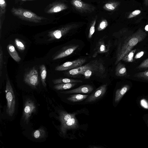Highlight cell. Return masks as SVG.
Listing matches in <instances>:
<instances>
[{"instance_id": "f1b7e54d", "label": "cell", "mask_w": 148, "mask_h": 148, "mask_svg": "<svg viewBox=\"0 0 148 148\" xmlns=\"http://www.w3.org/2000/svg\"><path fill=\"white\" fill-rule=\"evenodd\" d=\"M134 76L139 78L148 80V70L136 73Z\"/></svg>"}, {"instance_id": "4fadbf2b", "label": "cell", "mask_w": 148, "mask_h": 148, "mask_svg": "<svg viewBox=\"0 0 148 148\" xmlns=\"http://www.w3.org/2000/svg\"><path fill=\"white\" fill-rule=\"evenodd\" d=\"M68 8V6L65 4L57 2L50 5L46 12L48 14H54L65 10Z\"/></svg>"}, {"instance_id": "8fae6325", "label": "cell", "mask_w": 148, "mask_h": 148, "mask_svg": "<svg viewBox=\"0 0 148 148\" xmlns=\"http://www.w3.org/2000/svg\"><path fill=\"white\" fill-rule=\"evenodd\" d=\"M36 110V106L32 100L28 99L25 101L23 112V118L26 123H28L32 114L35 112Z\"/></svg>"}, {"instance_id": "603a6c76", "label": "cell", "mask_w": 148, "mask_h": 148, "mask_svg": "<svg viewBox=\"0 0 148 148\" xmlns=\"http://www.w3.org/2000/svg\"><path fill=\"white\" fill-rule=\"evenodd\" d=\"M40 79L42 84L45 87L46 84L45 82L47 77V71L45 66L42 64L40 66Z\"/></svg>"}, {"instance_id": "8992f818", "label": "cell", "mask_w": 148, "mask_h": 148, "mask_svg": "<svg viewBox=\"0 0 148 148\" xmlns=\"http://www.w3.org/2000/svg\"><path fill=\"white\" fill-rule=\"evenodd\" d=\"M77 25L75 24H68L60 28L49 32L48 35V36L50 38L49 40L61 38L71 30L77 27Z\"/></svg>"}, {"instance_id": "f546056e", "label": "cell", "mask_w": 148, "mask_h": 148, "mask_svg": "<svg viewBox=\"0 0 148 148\" xmlns=\"http://www.w3.org/2000/svg\"><path fill=\"white\" fill-rule=\"evenodd\" d=\"M15 44L17 48L20 50L23 51L25 49V46L23 43L18 38L15 39Z\"/></svg>"}, {"instance_id": "836d02e7", "label": "cell", "mask_w": 148, "mask_h": 148, "mask_svg": "<svg viewBox=\"0 0 148 148\" xmlns=\"http://www.w3.org/2000/svg\"><path fill=\"white\" fill-rule=\"evenodd\" d=\"M148 68V58L144 60L137 67L138 69L147 68Z\"/></svg>"}, {"instance_id": "52a82bcc", "label": "cell", "mask_w": 148, "mask_h": 148, "mask_svg": "<svg viewBox=\"0 0 148 148\" xmlns=\"http://www.w3.org/2000/svg\"><path fill=\"white\" fill-rule=\"evenodd\" d=\"M107 88V84L100 86L88 95L84 100V103L87 104L93 103L100 99L105 95Z\"/></svg>"}, {"instance_id": "5bb4252c", "label": "cell", "mask_w": 148, "mask_h": 148, "mask_svg": "<svg viewBox=\"0 0 148 148\" xmlns=\"http://www.w3.org/2000/svg\"><path fill=\"white\" fill-rule=\"evenodd\" d=\"M79 46L78 45H73L68 46L55 56L53 60H55L68 56L72 54Z\"/></svg>"}, {"instance_id": "8d00e7d4", "label": "cell", "mask_w": 148, "mask_h": 148, "mask_svg": "<svg viewBox=\"0 0 148 148\" xmlns=\"http://www.w3.org/2000/svg\"><path fill=\"white\" fill-rule=\"evenodd\" d=\"M22 1H26V0H21Z\"/></svg>"}, {"instance_id": "ac0fdd59", "label": "cell", "mask_w": 148, "mask_h": 148, "mask_svg": "<svg viewBox=\"0 0 148 148\" xmlns=\"http://www.w3.org/2000/svg\"><path fill=\"white\" fill-rule=\"evenodd\" d=\"M115 69V75L118 77H125L127 76L125 66L120 62L117 64Z\"/></svg>"}, {"instance_id": "e0dca14e", "label": "cell", "mask_w": 148, "mask_h": 148, "mask_svg": "<svg viewBox=\"0 0 148 148\" xmlns=\"http://www.w3.org/2000/svg\"><path fill=\"white\" fill-rule=\"evenodd\" d=\"M88 95L81 94H72L69 95L66 98V99L72 103H75L85 100Z\"/></svg>"}, {"instance_id": "7c38bea8", "label": "cell", "mask_w": 148, "mask_h": 148, "mask_svg": "<svg viewBox=\"0 0 148 148\" xmlns=\"http://www.w3.org/2000/svg\"><path fill=\"white\" fill-rule=\"evenodd\" d=\"M93 86L89 84H85L69 90L61 92L65 94H90L91 93L93 90Z\"/></svg>"}, {"instance_id": "ffe728a7", "label": "cell", "mask_w": 148, "mask_h": 148, "mask_svg": "<svg viewBox=\"0 0 148 148\" xmlns=\"http://www.w3.org/2000/svg\"><path fill=\"white\" fill-rule=\"evenodd\" d=\"M77 83H69L57 84L54 88L57 90H64L71 88L77 84Z\"/></svg>"}, {"instance_id": "30bf717a", "label": "cell", "mask_w": 148, "mask_h": 148, "mask_svg": "<svg viewBox=\"0 0 148 148\" xmlns=\"http://www.w3.org/2000/svg\"><path fill=\"white\" fill-rule=\"evenodd\" d=\"M25 82L34 88H36L39 83L38 74V71L35 68L31 69L25 73L24 76Z\"/></svg>"}, {"instance_id": "4dcf8cb0", "label": "cell", "mask_w": 148, "mask_h": 148, "mask_svg": "<svg viewBox=\"0 0 148 148\" xmlns=\"http://www.w3.org/2000/svg\"><path fill=\"white\" fill-rule=\"evenodd\" d=\"M6 3L5 0H0V16L4 14L5 11Z\"/></svg>"}, {"instance_id": "3957f363", "label": "cell", "mask_w": 148, "mask_h": 148, "mask_svg": "<svg viewBox=\"0 0 148 148\" xmlns=\"http://www.w3.org/2000/svg\"><path fill=\"white\" fill-rule=\"evenodd\" d=\"M92 69L99 71L103 74L105 73L106 68L103 64L97 60H93L87 64L69 70L66 74L70 76L81 75L86 71Z\"/></svg>"}, {"instance_id": "7a4b0ae2", "label": "cell", "mask_w": 148, "mask_h": 148, "mask_svg": "<svg viewBox=\"0 0 148 148\" xmlns=\"http://www.w3.org/2000/svg\"><path fill=\"white\" fill-rule=\"evenodd\" d=\"M84 108L77 110L72 112H68L64 110L58 111V119L60 123V132L64 138L70 139L77 138L80 136L81 131L84 130V126L80 125L76 116L80 114L84 113Z\"/></svg>"}, {"instance_id": "d6a6232c", "label": "cell", "mask_w": 148, "mask_h": 148, "mask_svg": "<svg viewBox=\"0 0 148 148\" xmlns=\"http://www.w3.org/2000/svg\"><path fill=\"white\" fill-rule=\"evenodd\" d=\"M141 11L139 10H135L131 12L127 16V18L130 19L140 14Z\"/></svg>"}, {"instance_id": "484cf974", "label": "cell", "mask_w": 148, "mask_h": 148, "mask_svg": "<svg viewBox=\"0 0 148 148\" xmlns=\"http://www.w3.org/2000/svg\"><path fill=\"white\" fill-rule=\"evenodd\" d=\"M45 131L42 127L35 130L33 133V137L36 139L43 138L45 136Z\"/></svg>"}, {"instance_id": "d6986e66", "label": "cell", "mask_w": 148, "mask_h": 148, "mask_svg": "<svg viewBox=\"0 0 148 148\" xmlns=\"http://www.w3.org/2000/svg\"><path fill=\"white\" fill-rule=\"evenodd\" d=\"M7 49L9 54L15 61L17 62L20 61L21 59L13 45H8L7 47Z\"/></svg>"}, {"instance_id": "2e32d148", "label": "cell", "mask_w": 148, "mask_h": 148, "mask_svg": "<svg viewBox=\"0 0 148 148\" xmlns=\"http://www.w3.org/2000/svg\"><path fill=\"white\" fill-rule=\"evenodd\" d=\"M130 88L129 85H125L116 90L113 99L115 104L118 103L120 101Z\"/></svg>"}, {"instance_id": "9c48e42d", "label": "cell", "mask_w": 148, "mask_h": 148, "mask_svg": "<svg viewBox=\"0 0 148 148\" xmlns=\"http://www.w3.org/2000/svg\"><path fill=\"white\" fill-rule=\"evenodd\" d=\"M86 61V59L82 58L71 61L67 62L56 67L55 70L58 71L70 70L82 65Z\"/></svg>"}, {"instance_id": "277c9868", "label": "cell", "mask_w": 148, "mask_h": 148, "mask_svg": "<svg viewBox=\"0 0 148 148\" xmlns=\"http://www.w3.org/2000/svg\"><path fill=\"white\" fill-rule=\"evenodd\" d=\"M11 12L14 16L23 20L35 23H40L47 18L38 16L35 13L24 9L13 7Z\"/></svg>"}, {"instance_id": "d590c367", "label": "cell", "mask_w": 148, "mask_h": 148, "mask_svg": "<svg viewBox=\"0 0 148 148\" xmlns=\"http://www.w3.org/2000/svg\"><path fill=\"white\" fill-rule=\"evenodd\" d=\"M144 4L146 6L148 5V0H144Z\"/></svg>"}, {"instance_id": "5b68a950", "label": "cell", "mask_w": 148, "mask_h": 148, "mask_svg": "<svg viewBox=\"0 0 148 148\" xmlns=\"http://www.w3.org/2000/svg\"><path fill=\"white\" fill-rule=\"evenodd\" d=\"M6 80L5 92L7 102L6 109L7 114L11 116L14 113L15 108V99L14 92L7 74H6Z\"/></svg>"}, {"instance_id": "6da1fadb", "label": "cell", "mask_w": 148, "mask_h": 148, "mask_svg": "<svg viewBox=\"0 0 148 148\" xmlns=\"http://www.w3.org/2000/svg\"><path fill=\"white\" fill-rule=\"evenodd\" d=\"M115 34L116 41L115 64L120 62L137 44L143 40L147 35L141 28L134 32L127 28H123Z\"/></svg>"}, {"instance_id": "1f68e13d", "label": "cell", "mask_w": 148, "mask_h": 148, "mask_svg": "<svg viewBox=\"0 0 148 148\" xmlns=\"http://www.w3.org/2000/svg\"><path fill=\"white\" fill-rule=\"evenodd\" d=\"M3 53L1 45L0 47V75L1 76L3 64Z\"/></svg>"}, {"instance_id": "e575fe53", "label": "cell", "mask_w": 148, "mask_h": 148, "mask_svg": "<svg viewBox=\"0 0 148 148\" xmlns=\"http://www.w3.org/2000/svg\"><path fill=\"white\" fill-rule=\"evenodd\" d=\"M140 103L141 106L143 108L148 109V102L146 99H141L140 101Z\"/></svg>"}, {"instance_id": "7402d4cb", "label": "cell", "mask_w": 148, "mask_h": 148, "mask_svg": "<svg viewBox=\"0 0 148 148\" xmlns=\"http://www.w3.org/2000/svg\"><path fill=\"white\" fill-rule=\"evenodd\" d=\"M82 81L79 79H69L68 78H61L55 79L53 81V82L55 84L61 83H82Z\"/></svg>"}, {"instance_id": "9a60e30c", "label": "cell", "mask_w": 148, "mask_h": 148, "mask_svg": "<svg viewBox=\"0 0 148 148\" xmlns=\"http://www.w3.org/2000/svg\"><path fill=\"white\" fill-rule=\"evenodd\" d=\"M109 45L106 44L104 40H99L97 44L93 57H95L99 53H108L109 50Z\"/></svg>"}, {"instance_id": "ba28073f", "label": "cell", "mask_w": 148, "mask_h": 148, "mask_svg": "<svg viewBox=\"0 0 148 148\" xmlns=\"http://www.w3.org/2000/svg\"><path fill=\"white\" fill-rule=\"evenodd\" d=\"M71 3L76 10L81 13H91L96 9V8L93 5L82 0H72Z\"/></svg>"}, {"instance_id": "cb8c5ba5", "label": "cell", "mask_w": 148, "mask_h": 148, "mask_svg": "<svg viewBox=\"0 0 148 148\" xmlns=\"http://www.w3.org/2000/svg\"><path fill=\"white\" fill-rule=\"evenodd\" d=\"M93 74H98L100 76L103 73L96 70L89 69L83 72L81 75H84L85 79H89Z\"/></svg>"}, {"instance_id": "44dd1931", "label": "cell", "mask_w": 148, "mask_h": 148, "mask_svg": "<svg viewBox=\"0 0 148 148\" xmlns=\"http://www.w3.org/2000/svg\"><path fill=\"white\" fill-rule=\"evenodd\" d=\"M120 4V2L117 1L109 2L104 4L103 8L106 10L112 11L115 10L119 6Z\"/></svg>"}, {"instance_id": "4316f807", "label": "cell", "mask_w": 148, "mask_h": 148, "mask_svg": "<svg viewBox=\"0 0 148 148\" xmlns=\"http://www.w3.org/2000/svg\"><path fill=\"white\" fill-rule=\"evenodd\" d=\"M97 18V16H96L95 18L92 21L91 25L88 36V38L89 39H90L92 38V36L95 32V26Z\"/></svg>"}, {"instance_id": "83f0119b", "label": "cell", "mask_w": 148, "mask_h": 148, "mask_svg": "<svg viewBox=\"0 0 148 148\" xmlns=\"http://www.w3.org/2000/svg\"><path fill=\"white\" fill-rule=\"evenodd\" d=\"M108 22L106 20H102L98 25L97 28V30L100 31L103 30L108 26Z\"/></svg>"}, {"instance_id": "d4e9b609", "label": "cell", "mask_w": 148, "mask_h": 148, "mask_svg": "<svg viewBox=\"0 0 148 148\" xmlns=\"http://www.w3.org/2000/svg\"><path fill=\"white\" fill-rule=\"evenodd\" d=\"M136 51V49L131 50L122 58L121 60L126 62H132Z\"/></svg>"}]
</instances>
